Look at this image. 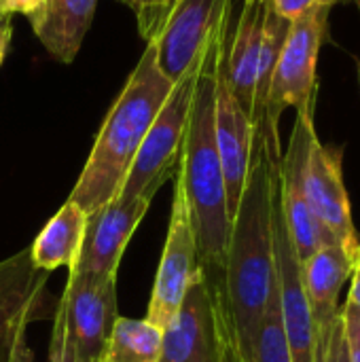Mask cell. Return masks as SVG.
Instances as JSON below:
<instances>
[{
	"label": "cell",
	"instance_id": "obj_1",
	"mask_svg": "<svg viewBox=\"0 0 360 362\" xmlns=\"http://www.w3.org/2000/svg\"><path fill=\"white\" fill-rule=\"evenodd\" d=\"M278 159L255 134L246 185L231 218L229 242L216 284L229 339V362H250L267 301L276 288L274 202Z\"/></svg>",
	"mask_w": 360,
	"mask_h": 362
},
{
	"label": "cell",
	"instance_id": "obj_2",
	"mask_svg": "<svg viewBox=\"0 0 360 362\" xmlns=\"http://www.w3.org/2000/svg\"><path fill=\"white\" fill-rule=\"evenodd\" d=\"M229 17L208 42L195 81L187 129L180 146L176 178L182 182L197 242V261L204 269L221 272L231 231L227 189L214 136V85L219 57L227 45Z\"/></svg>",
	"mask_w": 360,
	"mask_h": 362
},
{
	"label": "cell",
	"instance_id": "obj_3",
	"mask_svg": "<svg viewBox=\"0 0 360 362\" xmlns=\"http://www.w3.org/2000/svg\"><path fill=\"white\" fill-rule=\"evenodd\" d=\"M170 89L172 83L159 72L155 64V49L149 45L104 117L85 168L68 197L85 214L95 212L119 193L125 174Z\"/></svg>",
	"mask_w": 360,
	"mask_h": 362
},
{
	"label": "cell",
	"instance_id": "obj_4",
	"mask_svg": "<svg viewBox=\"0 0 360 362\" xmlns=\"http://www.w3.org/2000/svg\"><path fill=\"white\" fill-rule=\"evenodd\" d=\"M329 13L331 6L314 4L301 17L293 19L280 49L261 125L255 129L269 148V153L280 161V136L278 123L286 108H295L297 115L314 117L316 91H318V57L320 49L329 36Z\"/></svg>",
	"mask_w": 360,
	"mask_h": 362
},
{
	"label": "cell",
	"instance_id": "obj_5",
	"mask_svg": "<svg viewBox=\"0 0 360 362\" xmlns=\"http://www.w3.org/2000/svg\"><path fill=\"white\" fill-rule=\"evenodd\" d=\"M117 318V276L68 274L53 316L49 362H102Z\"/></svg>",
	"mask_w": 360,
	"mask_h": 362
},
{
	"label": "cell",
	"instance_id": "obj_6",
	"mask_svg": "<svg viewBox=\"0 0 360 362\" xmlns=\"http://www.w3.org/2000/svg\"><path fill=\"white\" fill-rule=\"evenodd\" d=\"M199 68L202 59L172 85L115 197L123 202H132L138 197L153 202L159 189L176 174Z\"/></svg>",
	"mask_w": 360,
	"mask_h": 362
},
{
	"label": "cell",
	"instance_id": "obj_7",
	"mask_svg": "<svg viewBox=\"0 0 360 362\" xmlns=\"http://www.w3.org/2000/svg\"><path fill=\"white\" fill-rule=\"evenodd\" d=\"M159 362H229V339L216 284L199 267L174 318L163 327Z\"/></svg>",
	"mask_w": 360,
	"mask_h": 362
},
{
	"label": "cell",
	"instance_id": "obj_8",
	"mask_svg": "<svg viewBox=\"0 0 360 362\" xmlns=\"http://www.w3.org/2000/svg\"><path fill=\"white\" fill-rule=\"evenodd\" d=\"M49 272L36 269L30 246L0 261V362H28L25 331L32 322L53 320L57 301L47 288Z\"/></svg>",
	"mask_w": 360,
	"mask_h": 362
},
{
	"label": "cell",
	"instance_id": "obj_9",
	"mask_svg": "<svg viewBox=\"0 0 360 362\" xmlns=\"http://www.w3.org/2000/svg\"><path fill=\"white\" fill-rule=\"evenodd\" d=\"M231 0H170L149 45L159 72L174 85L204 55L210 38L229 17Z\"/></svg>",
	"mask_w": 360,
	"mask_h": 362
},
{
	"label": "cell",
	"instance_id": "obj_10",
	"mask_svg": "<svg viewBox=\"0 0 360 362\" xmlns=\"http://www.w3.org/2000/svg\"><path fill=\"white\" fill-rule=\"evenodd\" d=\"M314 136H316L314 117L297 115L289 138V146L278 163L280 206L299 263H306L320 248L329 244H337V240L323 227V223L312 212V206L306 195V163Z\"/></svg>",
	"mask_w": 360,
	"mask_h": 362
},
{
	"label": "cell",
	"instance_id": "obj_11",
	"mask_svg": "<svg viewBox=\"0 0 360 362\" xmlns=\"http://www.w3.org/2000/svg\"><path fill=\"white\" fill-rule=\"evenodd\" d=\"M197 269H199V261H197L193 218H191L182 182L174 176L172 216H170L166 246L161 252L159 269L149 301V312H146L149 322L163 329L174 318Z\"/></svg>",
	"mask_w": 360,
	"mask_h": 362
},
{
	"label": "cell",
	"instance_id": "obj_12",
	"mask_svg": "<svg viewBox=\"0 0 360 362\" xmlns=\"http://www.w3.org/2000/svg\"><path fill=\"white\" fill-rule=\"evenodd\" d=\"M306 195L323 227L356 257L360 240L344 185V146L323 144L314 136L306 163Z\"/></svg>",
	"mask_w": 360,
	"mask_h": 362
},
{
	"label": "cell",
	"instance_id": "obj_13",
	"mask_svg": "<svg viewBox=\"0 0 360 362\" xmlns=\"http://www.w3.org/2000/svg\"><path fill=\"white\" fill-rule=\"evenodd\" d=\"M274 259L280 314L291 362H316V337L303 288L301 263L293 248V240L282 214L280 195H276L274 202Z\"/></svg>",
	"mask_w": 360,
	"mask_h": 362
},
{
	"label": "cell",
	"instance_id": "obj_14",
	"mask_svg": "<svg viewBox=\"0 0 360 362\" xmlns=\"http://www.w3.org/2000/svg\"><path fill=\"white\" fill-rule=\"evenodd\" d=\"M151 208V199L138 197L123 202L112 197L95 212L87 214V227L76 263L68 274L112 278L119 272L129 238Z\"/></svg>",
	"mask_w": 360,
	"mask_h": 362
},
{
	"label": "cell",
	"instance_id": "obj_15",
	"mask_svg": "<svg viewBox=\"0 0 360 362\" xmlns=\"http://www.w3.org/2000/svg\"><path fill=\"white\" fill-rule=\"evenodd\" d=\"M229 38V36H227ZM227 47V45H225ZM225 49L219 57L216 66V85H214V136L216 148L223 165L225 189H227V210L229 218H233L248 168L252 157V142H255V125L246 110L238 104L236 95L231 93L227 78H225Z\"/></svg>",
	"mask_w": 360,
	"mask_h": 362
},
{
	"label": "cell",
	"instance_id": "obj_16",
	"mask_svg": "<svg viewBox=\"0 0 360 362\" xmlns=\"http://www.w3.org/2000/svg\"><path fill=\"white\" fill-rule=\"evenodd\" d=\"M354 261L356 257L342 244H329L301 263L303 288L316 337V362L327 361L331 337L339 320V293L352 276Z\"/></svg>",
	"mask_w": 360,
	"mask_h": 362
},
{
	"label": "cell",
	"instance_id": "obj_17",
	"mask_svg": "<svg viewBox=\"0 0 360 362\" xmlns=\"http://www.w3.org/2000/svg\"><path fill=\"white\" fill-rule=\"evenodd\" d=\"M272 0H244L236 32L225 47V78L238 104L252 119L263 30Z\"/></svg>",
	"mask_w": 360,
	"mask_h": 362
},
{
	"label": "cell",
	"instance_id": "obj_18",
	"mask_svg": "<svg viewBox=\"0 0 360 362\" xmlns=\"http://www.w3.org/2000/svg\"><path fill=\"white\" fill-rule=\"evenodd\" d=\"M95 4L98 0H47L45 15L32 30L57 62H74L91 28Z\"/></svg>",
	"mask_w": 360,
	"mask_h": 362
},
{
	"label": "cell",
	"instance_id": "obj_19",
	"mask_svg": "<svg viewBox=\"0 0 360 362\" xmlns=\"http://www.w3.org/2000/svg\"><path fill=\"white\" fill-rule=\"evenodd\" d=\"M85 227L87 214L68 199L30 244L34 267L42 272H53L57 267L70 269L79 259Z\"/></svg>",
	"mask_w": 360,
	"mask_h": 362
},
{
	"label": "cell",
	"instance_id": "obj_20",
	"mask_svg": "<svg viewBox=\"0 0 360 362\" xmlns=\"http://www.w3.org/2000/svg\"><path fill=\"white\" fill-rule=\"evenodd\" d=\"M163 329L144 320L119 316L102 362H159Z\"/></svg>",
	"mask_w": 360,
	"mask_h": 362
},
{
	"label": "cell",
	"instance_id": "obj_21",
	"mask_svg": "<svg viewBox=\"0 0 360 362\" xmlns=\"http://www.w3.org/2000/svg\"><path fill=\"white\" fill-rule=\"evenodd\" d=\"M250 362H291V352L282 327V314H280V299H278V282L276 288L267 301L259 337L255 344V354Z\"/></svg>",
	"mask_w": 360,
	"mask_h": 362
},
{
	"label": "cell",
	"instance_id": "obj_22",
	"mask_svg": "<svg viewBox=\"0 0 360 362\" xmlns=\"http://www.w3.org/2000/svg\"><path fill=\"white\" fill-rule=\"evenodd\" d=\"M339 316H342L348 361L360 362V308L352 299H346L344 308L339 310Z\"/></svg>",
	"mask_w": 360,
	"mask_h": 362
},
{
	"label": "cell",
	"instance_id": "obj_23",
	"mask_svg": "<svg viewBox=\"0 0 360 362\" xmlns=\"http://www.w3.org/2000/svg\"><path fill=\"white\" fill-rule=\"evenodd\" d=\"M119 2H123V4H127L129 8L136 11L140 34L149 40L170 0H119Z\"/></svg>",
	"mask_w": 360,
	"mask_h": 362
},
{
	"label": "cell",
	"instance_id": "obj_24",
	"mask_svg": "<svg viewBox=\"0 0 360 362\" xmlns=\"http://www.w3.org/2000/svg\"><path fill=\"white\" fill-rule=\"evenodd\" d=\"M47 0H0V15H23L30 19V23H38L45 15Z\"/></svg>",
	"mask_w": 360,
	"mask_h": 362
},
{
	"label": "cell",
	"instance_id": "obj_25",
	"mask_svg": "<svg viewBox=\"0 0 360 362\" xmlns=\"http://www.w3.org/2000/svg\"><path fill=\"white\" fill-rule=\"evenodd\" d=\"M314 4H318V0H272V8L280 17H284L286 21H293V19L301 17Z\"/></svg>",
	"mask_w": 360,
	"mask_h": 362
},
{
	"label": "cell",
	"instance_id": "obj_26",
	"mask_svg": "<svg viewBox=\"0 0 360 362\" xmlns=\"http://www.w3.org/2000/svg\"><path fill=\"white\" fill-rule=\"evenodd\" d=\"M325 362H350L348 361V350H346V339H344V329H342V316H339L337 327L333 331L329 354H327V361Z\"/></svg>",
	"mask_w": 360,
	"mask_h": 362
},
{
	"label": "cell",
	"instance_id": "obj_27",
	"mask_svg": "<svg viewBox=\"0 0 360 362\" xmlns=\"http://www.w3.org/2000/svg\"><path fill=\"white\" fill-rule=\"evenodd\" d=\"M11 17L6 15H0V66L6 57V51H8V42H11Z\"/></svg>",
	"mask_w": 360,
	"mask_h": 362
},
{
	"label": "cell",
	"instance_id": "obj_28",
	"mask_svg": "<svg viewBox=\"0 0 360 362\" xmlns=\"http://www.w3.org/2000/svg\"><path fill=\"white\" fill-rule=\"evenodd\" d=\"M348 299H352L360 308V248L359 255H356V261H354V269H352V286H350Z\"/></svg>",
	"mask_w": 360,
	"mask_h": 362
},
{
	"label": "cell",
	"instance_id": "obj_29",
	"mask_svg": "<svg viewBox=\"0 0 360 362\" xmlns=\"http://www.w3.org/2000/svg\"><path fill=\"white\" fill-rule=\"evenodd\" d=\"M320 4H327V6H337V4H342V6H348V4H354V6H359L360 8V0H318Z\"/></svg>",
	"mask_w": 360,
	"mask_h": 362
},
{
	"label": "cell",
	"instance_id": "obj_30",
	"mask_svg": "<svg viewBox=\"0 0 360 362\" xmlns=\"http://www.w3.org/2000/svg\"><path fill=\"white\" fill-rule=\"evenodd\" d=\"M359 83H360V59H359Z\"/></svg>",
	"mask_w": 360,
	"mask_h": 362
},
{
	"label": "cell",
	"instance_id": "obj_31",
	"mask_svg": "<svg viewBox=\"0 0 360 362\" xmlns=\"http://www.w3.org/2000/svg\"><path fill=\"white\" fill-rule=\"evenodd\" d=\"M28 362H34V358H32V361H28Z\"/></svg>",
	"mask_w": 360,
	"mask_h": 362
}]
</instances>
